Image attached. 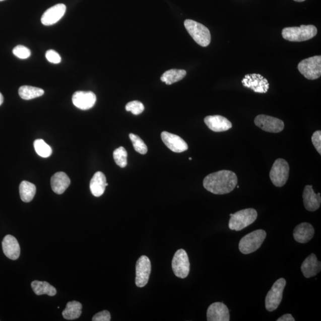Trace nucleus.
I'll use <instances>...</instances> for the list:
<instances>
[{
  "mask_svg": "<svg viewBox=\"0 0 321 321\" xmlns=\"http://www.w3.org/2000/svg\"><path fill=\"white\" fill-rule=\"evenodd\" d=\"M151 272V264L147 256H142L136 265L135 283L139 287L147 285Z\"/></svg>",
  "mask_w": 321,
  "mask_h": 321,
  "instance_id": "9b49d317",
  "label": "nucleus"
},
{
  "mask_svg": "<svg viewBox=\"0 0 321 321\" xmlns=\"http://www.w3.org/2000/svg\"><path fill=\"white\" fill-rule=\"evenodd\" d=\"M257 217V211L253 208L240 210L230 217L228 227L230 230L239 231L253 223Z\"/></svg>",
  "mask_w": 321,
  "mask_h": 321,
  "instance_id": "20e7f679",
  "label": "nucleus"
},
{
  "mask_svg": "<svg viewBox=\"0 0 321 321\" xmlns=\"http://www.w3.org/2000/svg\"><path fill=\"white\" fill-rule=\"evenodd\" d=\"M129 138H130L132 144H133L136 151L142 155L147 153V146L139 136L131 134L129 135Z\"/></svg>",
  "mask_w": 321,
  "mask_h": 321,
  "instance_id": "7c9ffc66",
  "label": "nucleus"
},
{
  "mask_svg": "<svg viewBox=\"0 0 321 321\" xmlns=\"http://www.w3.org/2000/svg\"><path fill=\"white\" fill-rule=\"evenodd\" d=\"M5 1V0H0V2Z\"/></svg>",
  "mask_w": 321,
  "mask_h": 321,
  "instance_id": "ea45409f",
  "label": "nucleus"
},
{
  "mask_svg": "<svg viewBox=\"0 0 321 321\" xmlns=\"http://www.w3.org/2000/svg\"><path fill=\"white\" fill-rule=\"evenodd\" d=\"M97 101L94 92L91 91H77L73 95V103L76 107L82 110H87L93 107Z\"/></svg>",
  "mask_w": 321,
  "mask_h": 321,
  "instance_id": "ddd939ff",
  "label": "nucleus"
},
{
  "mask_svg": "<svg viewBox=\"0 0 321 321\" xmlns=\"http://www.w3.org/2000/svg\"><path fill=\"white\" fill-rule=\"evenodd\" d=\"M267 237L266 231L257 230L246 235L240 241L239 250L243 254H250L262 246Z\"/></svg>",
  "mask_w": 321,
  "mask_h": 321,
  "instance_id": "39448f33",
  "label": "nucleus"
},
{
  "mask_svg": "<svg viewBox=\"0 0 321 321\" xmlns=\"http://www.w3.org/2000/svg\"><path fill=\"white\" fill-rule=\"evenodd\" d=\"M317 28L313 25H301L300 27H289L283 29L284 39L291 42H302L309 40L316 35Z\"/></svg>",
  "mask_w": 321,
  "mask_h": 321,
  "instance_id": "f03ea898",
  "label": "nucleus"
},
{
  "mask_svg": "<svg viewBox=\"0 0 321 321\" xmlns=\"http://www.w3.org/2000/svg\"><path fill=\"white\" fill-rule=\"evenodd\" d=\"M113 158L115 163L121 168L126 167L127 164V152L125 148L120 147L113 152Z\"/></svg>",
  "mask_w": 321,
  "mask_h": 321,
  "instance_id": "c756f323",
  "label": "nucleus"
},
{
  "mask_svg": "<svg viewBox=\"0 0 321 321\" xmlns=\"http://www.w3.org/2000/svg\"><path fill=\"white\" fill-rule=\"evenodd\" d=\"M289 171V165L285 160L279 158L275 161L270 173V179L274 186L280 187L286 184Z\"/></svg>",
  "mask_w": 321,
  "mask_h": 321,
  "instance_id": "0eeeda50",
  "label": "nucleus"
},
{
  "mask_svg": "<svg viewBox=\"0 0 321 321\" xmlns=\"http://www.w3.org/2000/svg\"><path fill=\"white\" fill-rule=\"evenodd\" d=\"M312 142L318 153L321 154V132L320 131L314 132L312 137Z\"/></svg>",
  "mask_w": 321,
  "mask_h": 321,
  "instance_id": "f704fd0d",
  "label": "nucleus"
},
{
  "mask_svg": "<svg viewBox=\"0 0 321 321\" xmlns=\"http://www.w3.org/2000/svg\"><path fill=\"white\" fill-rule=\"evenodd\" d=\"M4 101V98H3V95L0 93V105H2Z\"/></svg>",
  "mask_w": 321,
  "mask_h": 321,
  "instance_id": "4c0bfd02",
  "label": "nucleus"
},
{
  "mask_svg": "<svg viewBox=\"0 0 321 321\" xmlns=\"http://www.w3.org/2000/svg\"><path fill=\"white\" fill-rule=\"evenodd\" d=\"M320 270L321 263L314 253L310 254L307 257L301 266V271L306 279L315 276L320 272Z\"/></svg>",
  "mask_w": 321,
  "mask_h": 321,
  "instance_id": "aec40b11",
  "label": "nucleus"
},
{
  "mask_svg": "<svg viewBox=\"0 0 321 321\" xmlns=\"http://www.w3.org/2000/svg\"><path fill=\"white\" fill-rule=\"evenodd\" d=\"M237 175L230 170H221L208 175L203 181L205 189L215 195L227 194L237 184Z\"/></svg>",
  "mask_w": 321,
  "mask_h": 321,
  "instance_id": "f257e3e1",
  "label": "nucleus"
},
{
  "mask_svg": "<svg viewBox=\"0 0 321 321\" xmlns=\"http://www.w3.org/2000/svg\"><path fill=\"white\" fill-rule=\"evenodd\" d=\"M298 70L309 80H315L321 76V56L303 59L298 65Z\"/></svg>",
  "mask_w": 321,
  "mask_h": 321,
  "instance_id": "423d86ee",
  "label": "nucleus"
},
{
  "mask_svg": "<svg viewBox=\"0 0 321 321\" xmlns=\"http://www.w3.org/2000/svg\"><path fill=\"white\" fill-rule=\"evenodd\" d=\"M66 6L58 4L51 7L45 11L41 18L42 24L45 26H51L56 24L65 14Z\"/></svg>",
  "mask_w": 321,
  "mask_h": 321,
  "instance_id": "dca6fc26",
  "label": "nucleus"
},
{
  "mask_svg": "<svg viewBox=\"0 0 321 321\" xmlns=\"http://www.w3.org/2000/svg\"><path fill=\"white\" fill-rule=\"evenodd\" d=\"M304 206L309 211L318 210L321 203L320 194H316L312 185H307L303 193Z\"/></svg>",
  "mask_w": 321,
  "mask_h": 321,
  "instance_id": "a211bd4d",
  "label": "nucleus"
},
{
  "mask_svg": "<svg viewBox=\"0 0 321 321\" xmlns=\"http://www.w3.org/2000/svg\"><path fill=\"white\" fill-rule=\"evenodd\" d=\"M5 255L12 260H18L21 254V247L17 239L12 235H7L2 242Z\"/></svg>",
  "mask_w": 321,
  "mask_h": 321,
  "instance_id": "6ab92c4d",
  "label": "nucleus"
},
{
  "mask_svg": "<svg viewBox=\"0 0 321 321\" xmlns=\"http://www.w3.org/2000/svg\"><path fill=\"white\" fill-rule=\"evenodd\" d=\"M35 150L39 156L48 158L52 154V149L50 146L42 140H37L34 142Z\"/></svg>",
  "mask_w": 321,
  "mask_h": 321,
  "instance_id": "c85d7f7f",
  "label": "nucleus"
},
{
  "mask_svg": "<svg viewBox=\"0 0 321 321\" xmlns=\"http://www.w3.org/2000/svg\"><path fill=\"white\" fill-rule=\"evenodd\" d=\"M20 97L25 100L41 97L44 94V91L39 88L31 87V86H22L19 89Z\"/></svg>",
  "mask_w": 321,
  "mask_h": 321,
  "instance_id": "cd10ccee",
  "label": "nucleus"
},
{
  "mask_svg": "<svg viewBox=\"0 0 321 321\" xmlns=\"http://www.w3.org/2000/svg\"><path fill=\"white\" fill-rule=\"evenodd\" d=\"M35 184L27 181H23L19 186L20 197L24 203H29L33 200L36 194Z\"/></svg>",
  "mask_w": 321,
  "mask_h": 321,
  "instance_id": "a878e982",
  "label": "nucleus"
},
{
  "mask_svg": "<svg viewBox=\"0 0 321 321\" xmlns=\"http://www.w3.org/2000/svg\"><path fill=\"white\" fill-rule=\"evenodd\" d=\"M286 285L285 279H280L273 284L266 298V307L269 312L276 310L283 299L284 288Z\"/></svg>",
  "mask_w": 321,
  "mask_h": 321,
  "instance_id": "6e6552de",
  "label": "nucleus"
},
{
  "mask_svg": "<svg viewBox=\"0 0 321 321\" xmlns=\"http://www.w3.org/2000/svg\"><path fill=\"white\" fill-rule=\"evenodd\" d=\"M13 53L16 57L21 59H27L31 56V52L24 45H18L13 49Z\"/></svg>",
  "mask_w": 321,
  "mask_h": 321,
  "instance_id": "473e14b6",
  "label": "nucleus"
},
{
  "mask_svg": "<svg viewBox=\"0 0 321 321\" xmlns=\"http://www.w3.org/2000/svg\"><path fill=\"white\" fill-rule=\"evenodd\" d=\"M125 110L132 112L134 115H139L144 111L145 107L144 104L140 101H134L129 102L125 105Z\"/></svg>",
  "mask_w": 321,
  "mask_h": 321,
  "instance_id": "2f4dec72",
  "label": "nucleus"
},
{
  "mask_svg": "<svg viewBox=\"0 0 321 321\" xmlns=\"http://www.w3.org/2000/svg\"><path fill=\"white\" fill-rule=\"evenodd\" d=\"M172 269L175 276L185 279L190 271V263L186 251L184 249L178 250L172 260Z\"/></svg>",
  "mask_w": 321,
  "mask_h": 321,
  "instance_id": "1a4fd4ad",
  "label": "nucleus"
},
{
  "mask_svg": "<svg viewBox=\"0 0 321 321\" xmlns=\"http://www.w3.org/2000/svg\"><path fill=\"white\" fill-rule=\"evenodd\" d=\"M208 321H229L230 313L227 306L221 302L211 304L207 310Z\"/></svg>",
  "mask_w": 321,
  "mask_h": 321,
  "instance_id": "2eb2a0df",
  "label": "nucleus"
},
{
  "mask_svg": "<svg viewBox=\"0 0 321 321\" xmlns=\"http://www.w3.org/2000/svg\"><path fill=\"white\" fill-rule=\"evenodd\" d=\"M315 230L309 223H302L294 228L293 237L294 240L300 243H306L312 239Z\"/></svg>",
  "mask_w": 321,
  "mask_h": 321,
  "instance_id": "412c9836",
  "label": "nucleus"
},
{
  "mask_svg": "<svg viewBox=\"0 0 321 321\" xmlns=\"http://www.w3.org/2000/svg\"><path fill=\"white\" fill-rule=\"evenodd\" d=\"M111 320L110 313L108 310L101 311L92 317L93 321H110Z\"/></svg>",
  "mask_w": 321,
  "mask_h": 321,
  "instance_id": "c9c22d12",
  "label": "nucleus"
},
{
  "mask_svg": "<svg viewBox=\"0 0 321 321\" xmlns=\"http://www.w3.org/2000/svg\"><path fill=\"white\" fill-rule=\"evenodd\" d=\"M186 75V72L184 70L171 69L164 73L161 77V80L167 85H171L182 80Z\"/></svg>",
  "mask_w": 321,
  "mask_h": 321,
  "instance_id": "bb28decb",
  "label": "nucleus"
},
{
  "mask_svg": "<svg viewBox=\"0 0 321 321\" xmlns=\"http://www.w3.org/2000/svg\"><path fill=\"white\" fill-rule=\"evenodd\" d=\"M277 321H294V317L292 316L291 314H285V315H283L279 317V319L277 320Z\"/></svg>",
  "mask_w": 321,
  "mask_h": 321,
  "instance_id": "e433bc0d",
  "label": "nucleus"
},
{
  "mask_svg": "<svg viewBox=\"0 0 321 321\" xmlns=\"http://www.w3.org/2000/svg\"><path fill=\"white\" fill-rule=\"evenodd\" d=\"M254 122L256 126L270 133H280L284 128V123L282 120L269 115H258L254 118Z\"/></svg>",
  "mask_w": 321,
  "mask_h": 321,
  "instance_id": "9d476101",
  "label": "nucleus"
},
{
  "mask_svg": "<svg viewBox=\"0 0 321 321\" xmlns=\"http://www.w3.org/2000/svg\"><path fill=\"white\" fill-rule=\"evenodd\" d=\"M31 287L36 295L47 294L49 296H54L57 294L55 288L46 281L35 280L31 283Z\"/></svg>",
  "mask_w": 321,
  "mask_h": 321,
  "instance_id": "b1692460",
  "label": "nucleus"
},
{
  "mask_svg": "<svg viewBox=\"0 0 321 321\" xmlns=\"http://www.w3.org/2000/svg\"><path fill=\"white\" fill-rule=\"evenodd\" d=\"M45 57L48 61L53 64H58L61 61L60 55L52 49H49L46 52Z\"/></svg>",
  "mask_w": 321,
  "mask_h": 321,
  "instance_id": "72a5a7b5",
  "label": "nucleus"
},
{
  "mask_svg": "<svg viewBox=\"0 0 321 321\" xmlns=\"http://www.w3.org/2000/svg\"><path fill=\"white\" fill-rule=\"evenodd\" d=\"M241 82L243 87L251 89L256 93L266 94L270 87L267 79L260 74H247Z\"/></svg>",
  "mask_w": 321,
  "mask_h": 321,
  "instance_id": "f8f14e48",
  "label": "nucleus"
},
{
  "mask_svg": "<svg viewBox=\"0 0 321 321\" xmlns=\"http://www.w3.org/2000/svg\"><path fill=\"white\" fill-rule=\"evenodd\" d=\"M189 160H191V158H189Z\"/></svg>",
  "mask_w": 321,
  "mask_h": 321,
  "instance_id": "a19ab883",
  "label": "nucleus"
},
{
  "mask_svg": "<svg viewBox=\"0 0 321 321\" xmlns=\"http://www.w3.org/2000/svg\"><path fill=\"white\" fill-rule=\"evenodd\" d=\"M82 304L77 301L69 302L66 309L62 311V316L67 320H74L79 318L82 314Z\"/></svg>",
  "mask_w": 321,
  "mask_h": 321,
  "instance_id": "393cba45",
  "label": "nucleus"
},
{
  "mask_svg": "<svg viewBox=\"0 0 321 321\" xmlns=\"http://www.w3.org/2000/svg\"><path fill=\"white\" fill-rule=\"evenodd\" d=\"M161 136L164 144L171 151L180 153L188 150L186 142L178 136L167 132H162Z\"/></svg>",
  "mask_w": 321,
  "mask_h": 321,
  "instance_id": "4468645a",
  "label": "nucleus"
},
{
  "mask_svg": "<svg viewBox=\"0 0 321 321\" xmlns=\"http://www.w3.org/2000/svg\"><path fill=\"white\" fill-rule=\"evenodd\" d=\"M184 25L188 34L198 44L204 47L210 45L211 36L209 29L206 26L190 19L186 20Z\"/></svg>",
  "mask_w": 321,
  "mask_h": 321,
  "instance_id": "7ed1b4c3",
  "label": "nucleus"
},
{
  "mask_svg": "<svg viewBox=\"0 0 321 321\" xmlns=\"http://www.w3.org/2000/svg\"><path fill=\"white\" fill-rule=\"evenodd\" d=\"M70 184L71 179L64 172H58L51 177L52 189L54 192L58 195L63 194Z\"/></svg>",
  "mask_w": 321,
  "mask_h": 321,
  "instance_id": "4be33fe9",
  "label": "nucleus"
},
{
  "mask_svg": "<svg viewBox=\"0 0 321 321\" xmlns=\"http://www.w3.org/2000/svg\"><path fill=\"white\" fill-rule=\"evenodd\" d=\"M108 184L104 173L98 171L94 175L90 182V190L95 197H99L104 194L105 187Z\"/></svg>",
  "mask_w": 321,
  "mask_h": 321,
  "instance_id": "5701e85b",
  "label": "nucleus"
},
{
  "mask_svg": "<svg viewBox=\"0 0 321 321\" xmlns=\"http://www.w3.org/2000/svg\"><path fill=\"white\" fill-rule=\"evenodd\" d=\"M294 1L297 2H303L305 1V0H294Z\"/></svg>",
  "mask_w": 321,
  "mask_h": 321,
  "instance_id": "58836bf2",
  "label": "nucleus"
},
{
  "mask_svg": "<svg viewBox=\"0 0 321 321\" xmlns=\"http://www.w3.org/2000/svg\"><path fill=\"white\" fill-rule=\"evenodd\" d=\"M205 123L212 131L222 132L232 127V123L228 119L221 115H209L204 119Z\"/></svg>",
  "mask_w": 321,
  "mask_h": 321,
  "instance_id": "f3484780",
  "label": "nucleus"
}]
</instances>
